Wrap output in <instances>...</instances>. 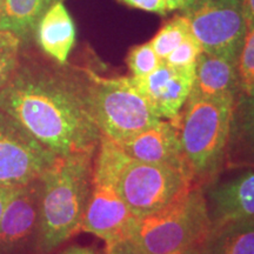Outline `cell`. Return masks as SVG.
<instances>
[{
  "label": "cell",
  "mask_w": 254,
  "mask_h": 254,
  "mask_svg": "<svg viewBox=\"0 0 254 254\" xmlns=\"http://www.w3.org/2000/svg\"><path fill=\"white\" fill-rule=\"evenodd\" d=\"M0 110L58 157L98 150L101 132L85 68L25 52L0 88Z\"/></svg>",
  "instance_id": "1"
},
{
  "label": "cell",
  "mask_w": 254,
  "mask_h": 254,
  "mask_svg": "<svg viewBox=\"0 0 254 254\" xmlns=\"http://www.w3.org/2000/svg\"><path fill=\"white\" fill-rule=\"evenodd\" d=\"M95 153L58 157L40 177L39 254H52L81 231Z\"/></svg>",
  "instance_id": "2"
},
{
  "label": "cell",
  "mask_w": 254,
  "mask_h": 254,
  "mask_svg": "<svg viewBox=\"0 0 254 254\" xmlns=\"http://www.w3.org/2000/svg\"><path fill=\"white\" fill-rule=\"evenodd\" d=\"M211 228L207 199L193 185L166 207L135 218L127 238L142 254H171L204 244Z\"/></svg>",
  "instance_id": "3"
},
{
  "label": "cell",
  "mask_w": 254,
  "mask_h": 254,
  "mask_svg": "<svg viewBox=\"0 0 254 254\" xmlns=\"http://www.w3.org/2000/svg\"><path fill=\"white\" fill-rule=\"evenodd\" d=\"M236 99L189 97L177 120L184 157L199 183L209 182L226 159Z\"/></svg>",
  "instance_id": "4"
},
{
  "label": "cell",
  "mask_w": 254,
  "mask_h": 254,
  "mask_svg": "<svg viewBox=\"0 0 254 254\" xmlns=\"http://www.w3.org/2000/svg\"><path fill=\"white\" fill-rule=\"evenodd\" d=\"M92 106L101 135L117 144L150 128L160 118L132 77L105 78L85 68Z\"/></svg>",
  "instance_id": "5"
},
{
  "label": "cell",
  "mask_w": 254,
  "mask_h": 254,
  "mask_svg": "<svg viewBox=\"0 0 254 254\" xmlns=\"http://www.w3.org/2000/svg\"><path fill=\"white\" fill-rule=\"evenodd\" d=\"M189 168L148 164L128 158L119 171L116 187L136 218L166 207L193 186Z\"/></svg>",
  "instance_id": "6"
},
{
  "label": "cell",
  "mask_w": 254,
  "mask_h": 254,
  "mask_svg": "<svg viewBox=\"0 0 254 254\" xmlns=\"http://www.w3.org/2000/svg\"><path fill=\"white\" fill-rule=\"evenodd\" d=\"M184 14L204 52L237 64L247 31L241 0H196Z\"/></svg>",
  "instance_id": "7"
},
{
  "label": "cell",
  "mask_w": 254,
  "mask_h": 254,
  "mask_svg": "<svg viewBox=\"0 0 254 254\" xmlns=\"http://www.w3.org/2000/svg\"><path fill=\"white\" fill-rule=\"evenodd\" d=\"M27 129L0 110V187H19L39 179L57 160Z\"/></svg>",
  "instance_id": "8"
},
{
  "label": "cell",
  "mask_w": 254,
  "mask_h": 254,
  "mask_svg": "<svg viewBox=\"0 0 254 254\" xmlns=\"http://www.w3.org/2000/svg\"><path fill=\"white\" fill-rule=\"evenodd\" d=\"M40 178L15 189L0 218V254H39Z\"/></svg>",
  "instance_id": "9"
},
{
  "label": "cell",
  "mask_w": 254,
  "mask_h": 254,
  "mask_svg": "<svg viewBox=\"0 0 254 254\" xmlns=\"http://www.w3.org/2000/svg\"><path fill=\"white\" fill-rule=\"evenodd\" d=\"M132 78L159 118L177 122L194 84L195 65L176 67L163 60L147 77Z\"/></svg>",
  "instance_id": "10"
},
{
  "label": "cell",
  "mask_w": 254,
  "mask_h": 254,
  "mask_svg": "<svg viewBox=\"0 0 254 254\" xmlns=\"http://www.w3.org/2000/svg\"><path fill=\"white\" fill-rule=\"evenodd\" d=\"M134 215L120 196L116 184L92 179V189L81 231L100 238L105 244L126 238Z\"/></svg>",
  "instance_id": "11"
},
{
  "label": "cell",
  "mask_w": 254,
  "mask_h": 254,
  "mask_svg": "<svg viewBox=\"0 0 254 254\" xmlns=\"http://www.w3.org/2000/svg\"><path fill=\"white\" fill-rule=\"evenodd\" d=\"M118 145L134 160L190 170L183 153L177 122L160 119L150 128Z\"/></svg>",
  "instance_id": "12"
},
{
  "label": "cell",
  "mask_w": 254,
  "mask_h": 254,
  "mask_svg": "<svg viewBox=\"0 0 254 254\" xmlns=\"http://www.w3.org/2000/svg\"><path fill=\"white\" fill-rule=\"evenodd\" d=\"M212 228L254 219V171H247L208 190Z\"/></svg>",
  "instance_id": "13"
},
{
  "label": "cell",
  "mask_w": 254,
  "mask_h": 254,
  "mask_svg": "<svg viewBox=\"0 0 254 254\" xmlns=\"http://www.w3.org/2000/svg\"><path fill=\"white\" fill-rule=\"evenodd\" d=\"M240 92L237 64L202 51L195 64L194 84L190 97L236 99Z\"/></svg>",
  "instance_id": "14"
},
{
  "label": "cell",
  "mask_w": 254,
  "mask_h": 254,
  "mask_svg": "<svg viewBox=\"0 0 254 254\" xmlns=\"http://www.w3.org/2000/svg\"><path fill=\"white\" fill-rule=\"evenodd\" d=\"M36 36L40 50L51 60L66 65L75 44L74 21L62 1H57L38 23Z\"/></svg>",
  "instance_id": "15"
},
{
  "label": "cell",
  "mask_w": 254,
  "mask_h": 254,
  "mask_svg": "<svg viewBox=\"0 0 254 254\" xmlns=\"http://www.w3.org/2000/svg\"><path fill=\"white\" fill-rule=\"evenodd\" d=\"M236 166L254 167V97L241 91L234 103L226 158Z\"/></svg>",
  "instance_id": "16"
},
{
  "label": "cell",
  "mask_w": 254,
  "mask_h": 254,
  "mask_svg": "<svg viewBox=\"0 0 254 254\" xmlns=\"http://www.w3.org/2000/svg\"><path fill=\"white\" fill-rule=\"evenodd\" d=\"M53 5V0H4L0 30L11 32L26 45L36 33L38 23Z\"/></svg>",
  "instance_id": "17"
},
{
  "label": "cell",
  "mask_w": 254,
  "mask_h": 254,
  "mask_svg": "<svg viewBox=\"0 0 254 254\" xmlns=\"http://www.w3.org/2000/svg\"><path fill=\"white\" fill-rule=\"evenodd\" d=\"M207 254H254V219L228 222L211 230Z\"/></svg>",
  "instance_id": "18"
},
{
  "label": "cell",
  "mask_w": 254,
  "mask_h": 254,
  "mask_svg": "<svg viewBox=\"0 0 254 254\" xmlns=\"http://www.w3.org/2000/svg\"><path fill=\"white\" fill-rule=\"evenodd\" d=\"M190 34L192 33L186 15H176L163 25L158 33L152 38L150 44L159 58L165 60Z\"/></svg>",
  "instance_id": "19"
},
{
  "label": "cell",
  "mask_w": 254,
  "mask_h": 254,
  "mask_svg": "<svg viewBox=\"0 0 254 254\" xmlns=\"http://www.w3.org/2000/svg\"><path fill=\"white\" fill-rule=\"evenodd\" d=\"M23 43L15 34L0 30V88L12 77L20 62Z\"/></svg>",
  "instance_id": "20"
},
{
  "label": "cell",
  "mask_w": 254,
  "mask_h": 254,
  "mask_svg": "<svg viewBox=\"0 0 254 254\" xmlns=\"http://www.w3.org/2000/svg\"><path fill=\"white\" fill-rule=\"evenodd\" d=\"M163 62L148 43L133 46L126 58V64L131 71L132 77L144 78L151 74Z\"/></svg>",
  "instance_id": "21"
},
{
  "label": "cell",
  "mask_w": 254,
  "mask_h": 254,
  "mask_svg": "<svg viewBox=\"0 0 254 254\" xmlns=\"http://www.w3.org/2000/svg\"><path fill=\"white\" fill-rule=\"evenodd\" d=\"M237 71L241 91L250 93L254 90V26L246 31L237 60Z\"/></svg>",
  "instance_id": "22"
},
{
  "label": "cell",
  "mask_w": 254,
  "mask_h": 254,
  "mask_svg": "<svg viewBox=\"0 0 254 254\" xmlns=\"http://www.w3.org/2000/svg\"><path fill=\"white\" fill-rule=\"evenodd\" d=\"M201 52V46L190 34L167 56L164 62L171 66H176V67H187V66L195 65Z\"/></svg>",
  "instance_id": "23"
},
{
  "label": "cell",
  "mask_w": 254,
  "mask_h": 254,
  "mask_svg": "<svg viewBox=\"0 0 254 254\" xmlns=\"http://www.w3.org/2000/svg\"><path fill=\"white\" fill-rule=\"evenodd\" d=\"M116 1L128 6V7L150 12V13L165 15L168 12L165 0H116Z\"/></svg>",
  "instance_id": "24"
},
{
  "label": "cell",
  "mask_w": 254,
  "mask_h": 254,
  "mask_svg": "<svg viewBox=\"0 0 254 254\" xmlns=\"http://www.w3.org/2000/svg\"><path fill=\"white\" fill-rule=\"evenodd\" d=\"M106 254H142L128 238L106 244Z\"/></svg>",
  "instance_id": "25"
},
{
  "label": "cell",
  "mask_w": 254,
  "mask_h": 254,
  "mask_svg": "<svg viewBox=\"0 0 254 254\" xmlns=\"http://www.w3.org/2000/svg\"><path fill=\"white\" fill-rule=\"evenodd\" d=\"M244 15H245L246 26L251 28L254 26V0H241Z\"/></svg>",
  "instance_id": "26"
},
{
  "label": "cell",
  "mask_w": 254,
  "mask_h": 254,
  "mask_svg": "<svg viewBox=\"0 0 254 254\" xmlns=\"http://www.w3.org/2000/svg\"><path fill=\"white\" fill-rule=\"evenodd\" d=\"M62 254H101L99 250L93 246H79L73 245L66 249Z\"/></svg>",
  "instance_id": "27"
},
{
  "label": "cell",
  "mask_w": 254,
  "mask_h": 254,
  "mask_svg": "<svg viewBox=\"0 0 254 254\" xmlns=\"http://www.w3.org/2000/svg\"><path fill=\"white\" fill-rule=\"evenodd\" d=\"M165 1H166L168 11H174V9H183V11H185L195 0H165Z\"/></svg>",
  "instance_id": "28"
},
{
  "label": "cell",
  "mask_w": 254,
  "mask_h": 254,
  "mask_svg": "<svg viewBox=\"0 0 254 254\" xmlns=\"http://www.w3.org/2000/svg\"><path fill=\"white\" fill-rule=\"evenodd\" d=\"M15 189L17 187H0V218H1L2 212H4L6 202L8 201V199L13 194Z\"/></svg>",
  "instance_id": "29"
},
{
  "label": "cell",
  "mask_w": 254,
  "mask_h": 254,
  "mask_svg": "<svg viewBox=\"0 0 254 254\" xmlns=\"http://www.w3.org/2000/svg\"><path fill=\"white\" fill-rule=\"evenodd\" d=\"M171 254H207V252H206L205 243H204V244H198V245L186 247V249L177 251V252H173Z\"/></svg>",
  "instance_id": "30"
},
{
  "label": "cell",
  "mask_w": 254,
  "mask_h": 254,
  "mask_svg": "<svg viewBox=\"0 0 254 254\" xmlns=\"http://www.w3.org/2000/svg\"><path fill=\"white\" fill-rule=\"evenodd\" d=\"M2 6H4V0H0V14H1V11H2Z\"/></svg>",
  "instance_id": "31"
},
{
  "label": "cell",
  "mask_w": 254,
  "mask_h": 254,
  "mask_svg": "<svg viewBox=\"0 0 254 254\" xmlns=\"http://www.w3.org/2000/svg\"><path fill=\"white\" fill-rule=\"evenodd\" d=\"M249 94H251V95H252V97H254V90H252V91H251Z\"/></svg>",
  "instance_id": "32"
},
{
  "label": "cell",
  "mask_w": 254,
  "mask_h": 254,
  "mask_svg": "<svg viewBox=\"0 0 254 254\" xmlns=\"http://www.w3.org/2000/svg\"><path fill=\"white\" fill-rule=\"evenodd\" d=\"M195 1H196V0H195ZM195 1H194V2H195Z\"/></svg>",
  "instance_id": "33"
}]
</instances>
